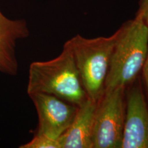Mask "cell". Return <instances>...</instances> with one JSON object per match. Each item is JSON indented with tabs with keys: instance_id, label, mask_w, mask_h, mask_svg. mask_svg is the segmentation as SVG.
I'll list each match as a JSON object with an SVG mask.
<instances>
[{
	"instance_id": "obj_11",
	"label": "cell",
	"mask_w": 148,
	"mask_h": 148,
	"mask_svg": "<svg viewBox=\"0 0 148 148\" xmlns=\"http://www.w3.org/2000/svg\"><path fill=\"white\" fill-rule=\"evenodd\" d=\"M142 69H143L144 81H145L146 89H147V92L148 95V50H147V56H146L145 62H144Z\"/></svg>"
},
{
	"instance_id": "obj_2",
	"label": "cell",
	"mask_w": 148,
	"mask_h": 148,
	"mask_svg": "<svg viewBox=\"0 0 148 148\" xmlns=\"http://www.w3.org/2000/svg\"><path fill=\"white\" fill-rule=\"evenodd\" d=\"M111 56L104 90L125 86L136 79L143 68L148 50V27L136 16L119 28Z\"/></svg>"
},
{
	"instance_id": "obj_3",
	"label": "cell",
	"mask_w": 148,
	"mask_h": 148,
	"mask_svg": "<svg viewBox=\"0 0 148 148\" xmlns=\"http://www.w3.org/2000/svg\"><path fill=\"white\" fill-rule=\"evenodd\" d=\"M119 29L108 37L86 38L77 34L65 43L73 53L83 87L88 97L97 101L104 84Z\"/></svg>"
},
{
	"instance_id": "obj_10",
	"label": "cell",
	"mask_w": 148,
	"mask_h": 148,
	"mask_svg": "<svg viewBox=\"0 0 148 148\" xmlns=\"http://www.w3.org/2000/svg\"><path fill=\"white\" fill-rule=\"evenodd\" d=\"M136 16L141 18L148 27V0H138V10Z\"/></svg>"
},
{
	"instance_id": "obj_8",
	"label": "cell",
	"mask_w": 148,
	"mask_h": 148,
	"mask_svg": "<svg viewBox=\"0 0 148 148\" xmlns=\"http://www.w3.org/2000/svg\"><path fill=\"white\" fill-rule=\"evenodd\" d=\"M29 36L24 20H11L0 11V71L16 75L18 62L15 55L16 42Z\"/></svg>"
},
{
	"instance_id": "obj_1",
	"label": "cell",
	"mask_w": 148,
	"mask_h": 148,
	"mask_svg": "<svg viewBox=\"0 0 148 148\" xmlns=\"http://www.w3.org/2000/svg\"><path fill=\"white\" fill-rule=\"evenodd\" d=\"M27 92L29 95L49 94L76 106L87 99L73 53L66 43L56 58L30 64Z\"/></svg>"
},
{
	"instance_id": "obj_5",
	"label": "cell",
	"mask_w": 148,
	"mask_h": 148,
	"mask_svg": "<svg viewBox=\"0 0 148 148\" xmlns=\"http://www.w3.org/2000/svg\"><path fill=\"white\" fill-rule=\"evenodd\" d=\"M29 96L38 114L36 134L60 138L73 122L77 106L49 94L37 92Z\"/></svg>"
},
{
	"instance_id": "obj_4",
	"label": "cell",
	"mask_w": 148,
	"mask_h": 148,
	"mask_svg": "<svg viewBox=\"0 0 148 148\" xmlns=\"http://www.w3.org/2000/svg\"><path fill=\"white\" fill-rule=\"evenodd\" d=\"M125 88L105 89L98 100L92 129V148H121Z\"/></svg>"
},
{
	"instance_id": "obj_9",
	"label": "cell",
	"mask_w": 148,
	"mask_h": 148,
	"mask_svg": "<svg viewBox=\"0 0 148 148\" xmlns=\"http://www.w3.org/2000/svg\"><path fill=\"white\" fill-rule=\"evenodd\" d=\"M21 148H62L59 138H52L42 134L34 136L30 141L20 146Z\"/></svg>"
},
{
	"instance_id": "obj_6",
	"label": "cell",
	"mask_w": 148,
	"mask_h": 148,
	"mask_svg": "<svg viewBox=\"0 0 148 148\" xmlns=\"http://www.w3.org/2000/svg\"><path fill=\"white\" fill-rule=\"evenodd\" d=\"M121 148H148V107L140 84L127 94Z\"/></svg>"
},
{
	"instance_id": "obj_7",
	"label": "cell",
	"mask_w": 148,
	"mask_h": 148,
	"mask_svg": "<svg viewBox=\"0 0 148 148\" xmlns=\"http://www.w3.org/2000/svg\"><path fill=\"white\" fill-rule=\"evenodd\" d=\"M97 101L88 97L77 106L73 122L59 138L61 147L92 148V129Z\"/></svg>"
}]
</instances>
